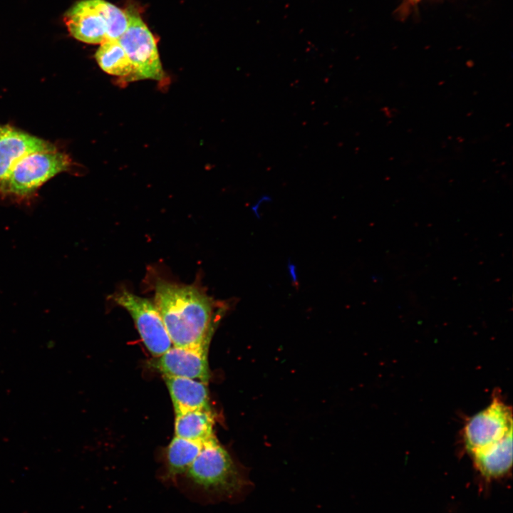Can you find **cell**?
<instances>
[{"label": "cell", "instance_id": "1", "mask_svg": "<svg viewBox=\"0 0 513 513\" xmlns=\"http://www.w3.org/2000/svg\"><path fill=\"white\" fill-rule=\"evenodd\" d=\"M154 302L172 346H207L214 322L224 306L193 285L157 278Z\"/></svg>", "mask_w": 513, "mask_h": 513}, {"label": "cell", "instance_id": "2", "mask_svg": "<svg viewBox=\"0 0 513 513\" xmlns=\"http://www.w3.org/2000/svg\"><path fill=\"white\" fill-rule=\"evenodd\" d=\"M184 475L195 487L222 500L239 501L252 486L216 437L204 443Z\"/></svg>", "mask_w": 513, "mask_h": 513}, {"label": "cell", "instance_id": "3", "mask_svg": "<svg viewBox=\"0 0 513 513\" xmlns=\"http://www.w3.org/2000/svg\"><path fill=\"white\" fill-rule=\"evenodd\" d=\"M68 155L56 149L31 152L13 167L0 182V195L24 200L55 175L71 166Z\"/></svg>", "mask_w": 513, "mask_h": 513}, {"label": "cell", "instance_id": "4", "mask_svg": "<svg viewBox=\"0 0 513 513\" xmlns=\"http://www.w3.org/2000/svg\"><path fill=\"white\" fill-rule=\"evenodd\" d=\"M128 27L118 39L132 65L128 81L162 80L164 76L156 41L138 13L127 10Z\"/></svg>", "mask_w": 513, "mask_h": 513}, {"label": "cell", "instance_id": "5", "mask_svg": "<svg viewBox=\"0 0 513 513\" xmlns=\"http://www.w3.org/2000/svg\"><path fill=\"white\" fill-rule=\"evenodd\" d=\"M111 298L130 314L143 343L152 356L160 357L172 346L154 301L126 289L118 291Z\"/></svg>", "mask_w": 513, "mask_h": 513}, {"label": "cell", "instance_id": "6", "mask_svg": "<svg viewBox=\"0 0 513 513\" xmlns=\"http://www.w3.org/2000/svg\"><path fill=\"white\" fill-rule=\"evenodd\" d=\"M512 431V413L497 395L484 410L470 418L463 430L466 449L471 453L487 447Z\"/></svg>", "mask_w": 513, "mask_h": 513}, {"label": "cell", "instance_id": "7", "mask_svg": "<svg viewBox=\"0 0 513 513\" xmlns=\"http://www.w3.org/2000/svg\"><path fill=\"white\" fill-rule=\"evenodd\" d=\"M207 348L172 346L159 357L157 365L164 376L187 378L207 383L209 371Z\"/></svg>", "mask_w": 513, "mask_h": 513}, {"label": "cell", "instance_id": "8", "mask_svg": "<svg viewBox=\"0 0 513 513\" xmlns=\"http://www.w3.org/2000/svg\"><path fill=\"white\" fill-rule=\"evenodd\" d=\"M54 149L56 146L43 139L0 124V182L26 155Z\"/></svg>", "mask_w": 513, "mask_h": 513}, {"label": "cell", "instance_id": "9", "mask_svg": "<svg viewBox=\"0 0 513 513\" xmlns=\"http://www.w3.org/2000/svg\"><path fill=\"white\" fill-rule=\"evenodd\" d=\"M64 21L77 40L92 44L105 40L106 27L97 0L78 1L66 12Z\"/></svg>", "mask_w": 513, "mask_h": 513}, {"label": "cell", "instance_id": "10", "mask_svg": "<svg viewBox=\"0 0 513 513\" xmlns=\"http://www.w3.org/2000/svg\"><path fill=\"white\" fill-rule=\"evenodd\" d=\"M175 414L211 410L207 383L187 378L165 376Z\"/></svg>", "mask_w": 513, "mask_h": 513}, {"label": "cell", "instance_id": "11", "mask_svg": "<svg viewBox=\"0 0 513 513\" xmlns=\"http://www.w3.org/2000/svg\"><path fill=\"white\" fill-rule=\"evenodd\" d=\"M471 454L484 477L495 478L505 475L512 465V431L497 442Z\"/></svg>", "mask_w": 513, "mask_h": 513}, {"label": "cell", "instance_id": "12", "mask_svg": "<svg viewBox=\"0 0 513 513\" xmlns=\"http://www.w3.org/2000/svg\"><path fill=\"white\" fill-rule=\"evenodd\" d=\"M175 415V436L202 442L215 437L211 410H198Z\"/></svg>", "mask_w": 513, "mask_h": 513}, {"label": "cell", "instance_id": "13", "mask_svg": "<svg viewBox=\"0 0 513 513\" xmlns=\"http://www.w3.org/2000/svg\"><path fill=\"white\" fill-rule=\"evenodd\" d=\"M205 442L175 435L166 451L168 477L173 480L177 477L184 475L198 456Z\"/></svg>", "mask_w": 513, "mask_h": 513}, {"label": "cell", "instance_id": "14", "mask_svg": "<svg viewBox=\"0 0 513 513\" xmlns=\"http://www.w3.org/2000/svg\"><path fill=\"white\" fill-rule=\"evenodd\" d=\"M95 56L98 64L105 73L129 80L133 65L118 40H105Z\"/></svg>", "mask_w": 513, "mask_h": 513}, {"label": "cell", "instance_id": "15", "mask_svg": "<svg viewBox=\"0 0 513 513\" xmlns=\"http://www.w3.org/2000/svg\"><path fill=\"white\" fill-rule=\"evenodd\" d=\"M106 27L105 40H118L128 27L126 12L105 0H97Z\"/></svg>", "mask_w": 513, "mask_h": 513}]
</instances>
